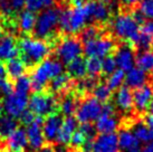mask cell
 <instances>
[{"label":"cell","mask_w":153,"mask_h":152,"mask_svg":"<svg viewBox=\"0 0 153 152\" xmlns=\"http://www.w3.org/2000/svg\"><path fill=\"white\" fill-rule=\"evenodd\" d=\"M116 60L114 58V55L106 56L102 60V74L105 76H110L111 74L116 71Z\"/></svg>","instance_id":"37"},{"label":"cell","mask_w":153,"mask_h":152,"mask_svg":"<svg viewBox=\"0 0 153 152\" xmlns=\"http://www.w3.org/2000/svg\"><path fill=\"white\" fill-rule=\"evenodd\" d=\"M153 100V83L141 86L133 92V109L139 114H143L148 111Z\"/></svg>","instance_id":"13"},{"label":"cell","mask_w":153,"mask_h":152,"mask_svg":"<svg viewBox=\"0 0 153 152\" xmlns=\"http://www.w3.org/2000/svg\"><path fill=\"white\" fill-rule=\"evenodd\" d=\"M4 20V13H2V11H1V9H0V21Z\"/></svg>","instance_id":"55"},{"label":"cell","mask_w":153,"mask_h":152,"mask_svg":"<svg viewBox=\"0 0 153 152\" xmlns=\"http://www.w3.org/2000/svg\"><path fill=\"white\" fill-rule=\"evenodd\" d=\"M2 111H4V105H2V102L0 100V116L2 115Z\"/></svg>","instance_id":"54"},{"label":"cell","mask_w":153,"mask_h":152,"mask_svg":"<svg viewBox=\"0 0 153 152\" xmlns=\"http://www.w3.org/2000/svg\"><path fill=\"white\" fill-rule=\"evenodd\" d=\"M18 38L16 35L6 34L0 39V62L10 60L18 57Z\"/></svg>","instance_id":"18"},{"label":"cell","mask_w":153,"mask_h":152,"mask_svg":"<svg viewBox=\"0 0 153 152\" xmlns=\"http://www.w3.org/2000/svg\"><path fill=\"white\" fill-rule=\"evenodd\" d=\"M4 68H6V73H7V77L11 80H16L17 78L25 75V73L27 72V67L19 57L7 60Z\"/></svg>","instance_id":"28"},{"label":"cell","mask_w":153,"mask_h":152,"mask_svg":"<svg viewBox=\"0 0 153 152\" xmlns=\"http://www.w3.org/2000/svg\"><path fill=\"white\" fill-rule=\"evenodd\" d=\"M63 1H66V2H71V4H82L84 0H63Z\"/></svg>","instance_id":"50"},{"label":"cell","mask_w":153,"mask_h":152,"mask_svg":"<svg viewBox=\"0 0 153 152\" xmlns=\"http://www.w3.org/2000/svg\"><path fill=\"white\" fill-rule=\"evenodd\" d=\"M142 152H153V142H150V143L145 144V147L143 148Z\"/></svg>","instance_id":"49"},{"label":"cell","mask_w":153,"mask_h":152,"mask_svg":"<svg viewBox=\"0 0 153 152\" xmlns=\"http://www.w3.org/2000/svg\"><path fill=\"white\" fill-rule=\"evenodd\" d=\"M36 118H37V116H36L30 110H25L22 113V115L19 116V120H20V123H22V124L28 127V125H30L33 122H35Z\"/></svg>","instance_id":"42"},{"label":"cell","mask_w":153,"mask_h":152,"mask_svg":"<svg viewBox=\"0 0 153 152\" xmlns=\"http://www.w3.org/2000/svg\"><path fill=\"white\" fill-rule=\"evenodd\" d=\"M87 142V140H86L85 135L83 134L79 130H76V131L74 132V134H73L72 139H71V142L68 145H71L73 148H76V149H81L84 147V144Z\"/></svg>","instance_id":"39"},{"label":"cell","mask_w":153,"mask_h":152,"mask_svg":"<svg viewBox=\"0 0 153 152\" xmlns=\"http://www.w3.org/2000/svg\"><path fill=\"white\" fill-rule=\"evenodd\" d=\"M151 47H152V51H153V40H152V44H151Z\"/></svg>","instance_id":"57"},{"label":"cell","mask_w":153,"mask_h":152,"mask_svg":"<svg viewBox=\"0 0 153 152\" xmlns=\"http://www.w3.org/2000/svg\"><path fill=\"white\" fill-rule=\"evenodd\" d=\"M92 96H94L98 102L101 103H107V102H111V98H112V91L111 89L106 85V83H98L95 89H93V92L91 94Z\"/></svg>","instance_id":"33"},{"label":"cell","mask_w":153,"mask_h":152,"mask_svg":"<svg viewBox=\"0 0 153 152\" xmlns=\"http://www.w3.org/2000/svg\"><path fill=\"white\" fill-rule=\"evenodd\" d=\"M114 103L115 107L120 112L124 114L130 113L133 110V92L131 91V89L126 85L121 86L115 94Z\"/></svg>","instance_id":"20"},{"label":"cell","mask_w":153,"mask_h":152,"mask_svg":"<svg viewBox=\"0 0 153 152\" xmlns=\"http://www.w3.org/2000/svg\"><path fill=\"white\" fill-rule=\"evenodd\" d=\"M141 29H142L143 33H145V34L148 35V36L153 38V20H149L146 21V22H144V25H143V27Z\"/></svg>","instance_id":"43"},{"label":"cell","mask_w":153,"mask_h":152,"mask_svg":"<svg viewBox=\"0 0 153 152\" xmlns=\"http://www.w3.org/2000/svg\"><path fill=\"white\" fill-rule=\"evenodd\" d=\"M7 77V73H6V68L2 62H0V78H4Z\"/></svg>","instance_id":"47"},{"label":"cell","mask_w":153,"mask_h":152,"mask_svg":"<svg viewBox=\"0 0 153 152\" xmlns=\"http://www.w3.org/2000/svg\"><path fill=\"white\" fill-rule=\"evenodd\" d=\"M7 1H8V0H0V6H2L4 4H6Z\"/></svg>","instance_id":"56"},{"label":"cell","mask_w":153,"mask_h":152,"mask_svg":"<svg viewBox=\"0 0 153 152\" xmlns=\"http://www.w3.org/2000/svg\"><path fill=\"white\" fill-rule=\"evenodd\" d=\"M29 110L38 118H47L54 113H59L58 97L49 92L34 93L28 101Z\"/></svg>","instance_id":"9"},{"label":"cell","mask_w":153,"mask_h":152,"mask_svg":"<svg viewBox=\"0 0 153 152\" xmlns=\"http://www.w3.org/2000/svg\"><path fill=\"white\" fill-rule=\"evenodd\" d=\"M137 9L144 18L153 20V0H143Z\"/></svg>","instance_id":"38"},{"label":"cell","mask_w":153,"mask_h":152,"mask_svg":"<svg viewBox=\"0 0 153 152\" xmlns=\"http://www.w3.org/2000/svg\"><path fill=\"white\" fill-rule=\"evenodd\" d=\"M130 129L132 130L133 134L136 136V139L139 140V142H143L146 144L153 142V130L145 122L133 118L130 124Z\"/></svg>","instance_id":"24"},{"label":"cell","mask_w":153,"mask_h":152,"mask_svg":"<svg viewBox=\"0 0 153 152\" xmlns=\"http://www.w3.org/2000/svg\"><path fill=\"white\" fill-rule=\"evenodd\" d=\"M114 58L116 60V65L123 72H128L134 67L136 60L135 48L128 42H120L119 46L114 51Z\"/></svg>","instance_id":"11"},{"label":"cell","mask_w":153,"mask_h":152,"mask_svg":"<svg viewBox=\"0 0 153 152\" xmlns=\"http://www.w3.org/2000/svg\"><path fill=\"white\" fill-rule=\"evenodd\" d=\"M37 152H56V149L53 143L46 142L39 150H37Z\"/></svg>","instance_id":"44"},{"label":"cell","mask_w":153,"mask_h":152,"mask_svg":"<svg viewBox=\"0 0 153 152\" xmlns=\"http://www.w3.org/2000/svg\"><path fill=\"white\" fill-rule=\"evenodd\" d=\"M63 74V64L57 58H47L30 71L31 89L35 93L45 92L53 78Z\"/></svg>","instance_id":"4"},{"label":"cell","mask_w":153,"mask_h":152,"mask_svg":"<svg viewBox=\"0 0 153 152\" xmlns=\"http://www.w3.org/2000/svg\"><path fill=\"white\" fill-rule=\"evenodd\" d=\"M60 9L58 7H51L44 11H40L36 19V26L34 29V37L46 40L54 47L60 39L63 34L59 30Z\"/></svg>","instance_id":"2"},{"label":"cell","mask_w":153,"mask_h":152,"mask_svg":"<svg viewBox=\"0 0 153 152\" xmlns=\"http://www.w3.org/2000/svg\"><path fill=\"white\" fill-rule=\"evenodd\" d=\"M56 152H83V150L81 149H76V148H73L71 145H67V147H60L56 150Z\"/></svg>","instance_id":"46"},{"label":"cell","mask_w":153,"mask_h":152,"mask_svg":"<svg viewBox=\"0 0 153 152\" xmlns=\"http://www.w3.org/2000/svg\"><path fill=\"white\" fill-rule=\"evenodd\" d=\"M17 129L18 122L16 118L9 115L0 116V141H6Z\"/></svg>","instance_id":"30"},{"label":"cell","mask_w":153,"mask_h":152,"mask_svg":"<svg viewBox=\"0 0 153 152\" xmlns=\"http://www.w3.org/2000/svg\"><path fill=\"white\" fill-rule=\"evenodd\" d=\"M56 0H25V7L31 13H40L54 7Z\"/></svg>","instance_id":"32"},{"label":"cell","mask_w":153,"mask_h":152,"mask_svg":"<svg viewBox=\"0 0 153 152\" xmlns=\"http://www.w3.org/2000/svg\"><path fill=\"white\" fill-rule=\"evenodd\" d=\"M86 72L89 77L100 78L102 75V60L96 57H88L86 60Z\"/></svg>","instance_id":"34"},{"label":"cell","mask_w":153,"mask_h":152,"mask_svg":"<svg viewBox=\"0 0 153 152\" xmlns=\"http://www.w3.org/2000/svg\"><path fill=\"white\" fill-rule=\"evenodd\" d=\"M125 152H142V150H140L139 148H134V149H131V150L125 151Z\"/></svg>","instance_id":"52"},{"label":"cell","mask_w":153,"mask_h":152,"mask_svg":"<svg viewBox=\"0 0 153 152\" xmlns=\"http://www.w3.org/2000/svg\"><path fill=\"white\" fill-rule=\"evenodd\" d=\"M145 123L149 125L151 129L153 130V116H151V115H146V118H145Z\"/></svg>","instance_id":"48"},{"label":"cell","mask_w":153,"mask_h":152,"mask_svg":"<svg viewBox=\"0 0 153 152\" xmlns=\"http://www.w3.org/2000/svg\"><path fill=\"white\" fill-rule=\"evenodd\" d=\"M148 111H149V115L153 116V100H152V102H151V104H150V106H149V109H148Z\"/></svg>","instance_id":"51"},{"label":"cell","mask_w":153,"mask_h":152,"mask_svg":"<svg viewBox=\"0 0 153 152\" xmlns=\"http://www.w3.org/2000/svg\"><path fill=\"white\" fill-rule=\"evenodd\" d=\"M148 83H149V80H148L146 73L139 67H133L125 75V84L131 89H139Z\"/></svg>","instance_id":"25"},{"label":"cell","mask_w":153,"mask_h":152,"mask_svg":"<svg viewBox=\"0 0 153 152\" xmlns=\"http://www.w3.org/2000/svg\"><path fill=\"white\" fill-rule=\"evenodd\" d=\"M102 103L98 102L91 94L84 96L79 101L75 112L77 122L84 124V123H92L94 121H97V118L102 114Z\"/></svg>","instance_id":"10"},{"label":"cell","mask_w":153,"mask_h":152,"mask_svg":"<svg viewBox=\"0 0 153 152\" xmlns=\"http://www.w3.org/2000/svg\"><path fill=\"white\" fill-rule=\"evenodd\" d=\"M13 89L17 93L27 95L31 91V82H30L29 76L24 75L16 80H13Z\"/></svg>","instance_id":"36"},{"label":"cell","mask_w":153,"mask_h":152,"mask_svg":"<svg viewBox=\"0 0 153 152\" xmlns=\"http://www.w3.org/2000/svg\"><path fill=\"white\" fill-rule=\"evenodd\" d=\"M87 21L92 25L107 27L112 20L113 6L110 0H87L83 4Z\"/></svg>","instance_id":"7"},{"label":"cell","mask_w":153,"mask_h":152,"mask_svg":"<svg viewBox=\"0 0 153 152\" xmlns=\"http://www.w3.org/2000/svg\"><path fill=\"white\" fill-rule=\"evenodd\" d=\"M67 74L73 80H79L85 78L87 75L86 72V60L82 57L74 59L73 62L67 64Z\"/></svg>","instance_id":"29"},{"label":"cell","mask_w":153,"mask_h":152,"mask_svg":"<svg viewBox=\"0 0 153 152\" xmlns=\"http://www.w3.org/2000/svg\"><path fill=\"white\" fill-rule=\"evenodd\" d=\"M64 118L60 113H54L44 118L43 121V133L45 140L48 143H56L57 135L59 133L60 127Z\"/></svg>","instance_id":"15"},{"label":"cell","mask_w":153,"mask_h":152,"mask_svg":"<svg viewBox=\"0 0 153 152\" xmlns=\"http://www.w3.org/2000/svg\"><path fill=\"white\" fill-rule=\"evenodd\" d=\"M36 19H37V16L35 15V13H31L27 9L22 10L16 17L17 30L24 36H33L35 26H36Z\"/></svg>","instance_id":"21"},{"label":"cell","mask_w":153,"mask_h":152,"mask_svg":"<svg viewBox=\"0 0 153 152\" xmlns=\"http://www.w3.org/2000/svg\"><path fill=\"white\" fill-rule=\"evenodd\" d=\"M108 30L119 42H128L133 47L141 34L140 24L128 11H122L116 15L114 19L111 20Z\"/></svg>","instance_id":"3"},{"label":"cell","mask_w":153,"mask_h":152,"mask_svg":"<svg viewBox=\"0 0 153 152\" xmlns=\"http://www.w3.org/2000/svg\"><path fill=\"white\" fill-rule=\"evenodd\" d=\"M43 118H36L35 122H33L30 125L27 127L26 133H27V139L28 144L33 150H39L46 143V140L43 133Z\"/></svg>","instance_id":"17"},{"label":"cell","mask_w":153,"mask_h":152,"mask_svg":"<svg viewBox=\"0 0 153 152\" xmlns=\"http://www.w3.org/2000/svg\"><path fill=\"white\" fill-rule=\"evenodd\" d=\"M137 67L144 71L145 73L153 72V51H139L136 55L135 60Z\"/></svg>","instance_id":"31"},{"label":"cell","mask_w":153,"mask_h":152,"mask_svg":"<svg viewBox=\"0 0 153 152\" xmlns=\"http://www.w3.org/2000/svg\"><path fill=\"white\" fill-rule=\"evenodd\" d=\"M18 51L19 58L24 62L27 71H33L45 59L49 58L53 46L46 40L34 36H22L18 39Z\"/></svg>","instance_id":"1"},{"label":"cell","mask_w":153,"mask_h":152,"mask_svg":"<svg viewBox=\"0 0 153 152\" xmlns=\"http://www.w3.org/2000/svg\"><path fill=\"white\" fill-rule=\"evenodd\" d=\"M119 44V40L112 36L110 30H107L100 37L84 42L83 48L87 57L101 58V57H106L114 54Z\"/></svg>","instance_id":"8"},{"label":"cell","mask_w":153,"mask_h":152,"mask_svg":"<svg viewBox=\"0 0 153 152\" xmlns=\"http://www.w3.org/2000/svg\"><path fill=\"white\" fill-rule=\"evenodd\" d=\"M92 152H121L117 135L115 133L97 135L93 140Z\"/></svg>","instance_id":"16"},{"label":"cell","mask_w":153,"mask_h":152,"mask_svg":"<svg viewBox=\"0 0 153 152\" xmlns=\"http://www.w3.org/2000/svg\"><path fill=\"white\" fill-rule=\"evenodd\" d=\"M119 138V144L120 149L124 151H128L131 149L139 148V140L136 139V136L133 134L131 129L126 127H120V132L117 134Z\"/></svg>","instance_id":"27"},{"label":"cell","mask_w":153,"mask_h":152,"mask_svg":"<svg viewBox=\"0 0 153 152\" xmlns=\"http://www.w3.org/2000/svg\"><path fill=\"white\" fill-rule=\"evenodd\" d=\"M2 105H4V110L7 113V115L16 118H19L22 112L26 110V106L28 105V98L25 94L13 92L11 94L6 96Z\"/></svg>","instance_id":"12"},{"label":"cell","mask_w":153,"mask_h":152,"mask_svg":"<svg viewBox=\"0 0 153 152\" xmlns=\"http://www.w3.org/2000/svg\"><path fill=\"white\" fill-rule=\"evenodd\" d=\"M54 54L60 63L69 64L81 57L84 51L83 42L78 35H63L54 47Z\"/></svg>","instance_id":"6"},{"label":"cell","mask_w":153,"mask_h":152,"mask_svg":"<svg viewBox=\"0 0 153 152\" xmlns=\"http://www.w3.org/2000/svg\"><path fill=\"white\" fill-rule=\"evenodd\" d=\"M75 84H76V80H73L68 74H60L49 82L46 92H49L57 97H59L72 92L75 89Z\"/></svg>","instance_id":"14"},{"label":"cell","mask_w":153,"mask_h":152,"mask_svg":"<svg viewBox=\"0 0 153 152\" xmlns=\"http://www.w3.org/2000/svg\"><path fill=\"white\" fill-rule=\"evenodd\" d=\"M124 80H125V72H123L122 69H116L113 74L107 76L106 85L111 89V91H114L119 89L122 86Z\"/></svg>","instance_id":"35"},{"label":"cell","mask_w":153,"mask_h":152,"mask_svg":"<svg viewBox=\"0 0 153 152\" xmlns=\"http://www.w3.org/2000/svg\"><path fill=\"white\" fill-rule=\"evenodd\" d=\"M4 28H2V26L0 25V39L4 37Z\"/></svg>","instance_id":"53"},{"label":"cell","mask_w":153,"mask_h":152,"mask_svg":"<svg viewBox=\"0 0 153 152\" xmlns=\"http://www.w3.org/2000/svg\"><path fill=\"white\" fill-rule=\"evenodd\" d=\"M0 92L2 94L9 95L13 92V80H11L8 77L0 78Z\"/></svg>","instance_id":"41"},{"label":"cell","mask_w":153,"mask_h":152,"mask_svg":"<svg viewBox=\"0 0 153 152\" xmlns=\"http://www.w3.org/2000/svg\"><path fill=\"white\" fill-rule=\"evenodd\" d=\"M95 127L100 134H110L119 130L120 122L114 115H101L96 121Z\"/></svg>","instance_id":"26"},{"label":"cell","mask_w":153,"mask_h":152,"mask_svg":"<svg viewBox=\"0 0 153 152\" xmlns=\"http://www.w3.org/2000/svg\"><path fill=\"white\" fill-rule=\"evenodd\" d=\"M140 0H120V2L121 4L125 7V8H133V7H135V4L139 2Z\"/></svg>","instance_id":"45"},{"label":"cell","mask_w":153,"mask_h":152,"mask_svg":"<svg viewBox=\"0 0 153 152\" xmlns=\"http://www.w3.org/2000/svg\"><path fill=\"white\" fill-rule=\"evenodd\" d=\"M77 130V120L74 116H67L64 118L63 124L60 127L59 133L57 135L56 143L63 144V145H68L71 142L74 132Z\"/></svg>","instance_id":"22"},{"label":"cell","mask_w":153,"mask_h":152,"mask_svg":"<svg viewBox=\"0 0 153 152\" xmlns=\"http://www.w3.org/2000/svg\"><path fill=\"white\" fill-rule=\"evenodd\" d=\"M27 144H28L27 133L22 127H18L17 130L6 140V147L10 152H24Z\"/></svg>","instance_id":"23"},{"label":"cell","mask_w":153,"mask_h":152,"mask_svg":"<svg viewBox=\"0 0 153 152\" xmlns=\"http://www.w3.org/2000/svg\"><path fill=\"white\" fill-rule=\"evenodd\" d=\"M79 131L85 135V138L87 141H93L97 135H96V127L95 125H93L92 123H84V124H81V127L78 129Z\"/></svg>","instance_id":"40"},{"label":"cell","mask_w":153,"mask_h":152,"mask_svg":"<svg viewBox=\"0 0 153 152\" xmlns=\"http://www.w3.org/2000/svg\"><path fill=\"white\" fill-rule=\"evenodd\" d=\"M82 97L73 89L72 92L62 95L58 97V106H59V113L64 114L65 116H73L77 110L78 103Z\"/></svg>","instance_id":"19"},{"label":"cell","mask_w":153,"mask_h":152,"mask_svg":"<svg viewBox=\"0 0 153 152\" xmlns=\"http://www.w3.org/2000/svg\"><path fill=\"white\" fill-rule=\"evenodd\" d=\"M87 17L82 4L60 9L59 30L63 35H78L86 27Z\"/></svg>","instance_id":"5"}]
</instances>
